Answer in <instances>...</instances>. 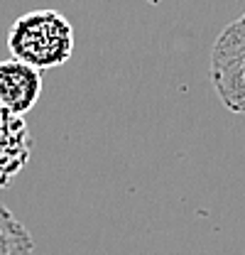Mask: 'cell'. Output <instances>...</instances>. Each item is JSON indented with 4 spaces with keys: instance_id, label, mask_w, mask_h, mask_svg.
Returning a JSON list of instances; mask_svg holds the SVG:
<instances>
[{
    "instance_id": "7a4b0ae2",
    "label": "cell",
    "mask_w": 245,
    "mask_h": 255,
    "mask_svg": "<svg viewBox=\"0 0 245 255\" xmlns=\"http://www.w3.org/2000/svg\"><path fill=\"white\" fill-rule=\"evenodd\" d=\"M209 74L221 103L233 113H245V15L216 37Z\"/></svg>"
},
{
    "instance_id": "6da1fadb",
    "label": "cell",
    "mask_w": 245,
    "mask_h": 255,
    "mask_svg": "<svg viewBox=\"0 0 245 255\" xmlns=\"http://www.w3.org/2000/svg\"><path fill=\"white\" fill-rule=\"evenodd\" d=\"M12 59L42 69H54L74 54V27L57 10H34L20 15L7 32Z\"/></svg>"
},
{
    "instance_id": "277c9868",
    "label": "cell",
    "mask_w": 245,
    "mask_h": 255,
    "mask_svg": "<svg viewBox=\"0 0 245 255\" xmlns=\"http://www.w3.org/2000/svg\"><path fill=\"white\" fill-rule=\"evenodd\" d=\"M32 140L30 128L20 116H12L0 106V189L30 162Z\"/></svg>"
},
{
    "instance_id": "5b68a950",
    "label": "cell",
    "mask_w": 245,
    "mask_h": 255,
    "mask_svg": "<svg viewBox=\"0 0 245 255\" xmlns=\"http://www.w3.org/2000/svg\"><path fill=\"white\" fill-rule=\"evenodd\" d=\"M32 233L5 204H0V255H32Z\"/></svg>"
},
{
    "instance_id": "3957f363",
    "label": "cell",
    "mask_w": 245,
    "mask_h": 255,
    "mask_svg": "<svg viewBox=\"0 0 245 255\" xmlns=\"http://www.w3.org/2000/svg\"><path fill=\"white\" fill-rule=\"evenodd\" d=\"M42 96V74L20 62V59H0V106L12 116H25L37 106Z\"/></svg>"
}]
</instances>
